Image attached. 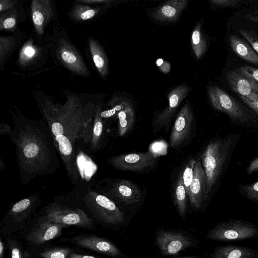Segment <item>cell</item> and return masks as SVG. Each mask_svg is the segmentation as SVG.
Masks as SVG:
<instances>
[{"label":"cell","instance_id":"6da1fadb","mask_svg":"<svg viewBox=\"0 0 258 258\" xmlns=\"http://www.w3.org/2000/svg\"><path fill=\"white\" fill-rule=\"evenodd\" d=\"M66 97L64 104L54 102L46 95L36 98L67 174L76 184L79 178L76 143L82 141L88 146L97 102L78 95L69 94Z\"/></svg>","mask_w":258,"mask_h":258},{"label":"cell","instance_id":"7a4b0ae2","mask_svg":"<svg viewBox=\"0 0 258 258\" xmlns=\"http://www.w3.org/2000/svg\"><path fill=\"white\" fill-rule=\"evenodd\" d=\"M13 122L9 136L15 146L22 184L55 173L60 162L51 132L43 119H32L10 110Z\"/></svg>","mask_w":258,"mask_h":258},{"label":"cell","instance_id":"3957f363","mask_svg":"<svg viewBox=\"0 0 258 258\" xmlns=\"http://www.w3.org/2000/svg\"><path fill=\"white\" fill-rule=\"evenodd\" d=\"M238 140V135L233 134L218 137L211 140L203 150L200 160L206 177L208 196L224 176Z\"/></svg>","mask_w":258,"mask_h":258},{"label":"cell","instance_id":"277c9868","mask_svg":"<svg viewBox=\"0 0 258 258\" xmlns=\"http://www.w3.org/2000/svg\"><path fill=\"white\" fill-rule=\"evenodd\" d=\"M207 92L213 108L227 115L232 123L250 131L258 128V116L227 92L210 86Z\"/></svg>","mask_w":258,"mask_h":258},{"label":"cell","instance_id":"5b68a950","mask_svg":"<svg viewBox=\"0 0 258 258\" xmlns=\"http://www.w3.org/2000/svg\"><path fill=\"white\" fill-rule=\"evenodd\" d=\"M74 191L80 205L102 223L116 225L124 221V214L106 196L90 187Z\"/></svg>","mask_w":258,"mask_h":258},{"label":"cell","instance_id":"8992f818","mask_svg":"<svg viewBox=\"0 0 258 258\" xmlns=\"http://www.w3.org/2000/svg\"><path fill=\"white\" fill-rule=\"evenodd\" d=\"M43 216L50 222L64 225L75 226L94 230L92 219L82 208L64 202L63 198L57 197L43 209Z\"/></svg>","mask_w":258,"mask_h":258},{"label":"cell","instance_id":"52a82bcc","mask_svg":"<svg viewBox=\"0 0 258 258\" xmlns=\"http://www.w3.org/2000/svg\"><path fill=\"white\" fill-rule=\"evenodd\" d=\"M258 238V227L242 219H230L220 222L210 230L206 239L231 242Z\"/></svg>","mask_w":258,"mask_h":258},{"label":"cell","instance_id":"ba28073f","mask_svg":"<svg viewBox=\"0 0 258 258\" xmlns=\"http://www.w3.org/2000/svg\"><path fill=\"white\" fill-rule=\"evenodd\" d=\"M95 190L111 199L128 204L139 202L142 196L137 184L123 179H103L96 184Z\"/></svg>","mask_w":258,"mask_h":258},{"label":"cell","instance_id":"9c48e42d","mask_svg":"<svg viewBox=\"0 0 258 258\" xmlns=\"http://www.w3.org/2000/svg\"><path fill=\"white\" fill-rule=\"evenodd\" d=\"M108 163L117 170L141 172L154 167L156 158L150 152H135L114 156Z\"/></svg>","mask_w":258,"mask_h":258},{"label":"cell","instance_id":"30bf717a","mask_svg":"<svg viewBox=\"0 0 258 258\" xmlns=\"http://www.w3.org/2000/svg\"><path fill=\"white\" fill-rule=\"evenodd\" d=\"M190 90V88L185 84H182L169 93L168 95L169 103L167 107L160 112L153 119L152 124L154 132L163 128H167L181 102L188 95Z\"/></svg>","mask_w":258,"mask_h":258},{"label":"cell","instance_id":"8fae6325","mask_svg":"<svg viewBox=\"0 0 258 258\" xmlns=\"http://www.w3.org/2000/svg\"><path fill=\"white\" fill-rule=\"evenodd\" d=\"M64 36L59 35L56 41L55 51L57 59L72 72L88 75L89 72L80 55Z\"/></svg>","mask_w":258,"mask_h":258},{"label":"cell","instance_id":"7c38bea8","mask_svg":"<svg viewBox=\"0 0 258 258\" xmlns=\"http://www.w3.org/2000/svg\"><path fill=\"white\" fill-rule=\"evenodd\" d=\"M42 202L39 193H34L15 203L5 217L7 224L17 225L24 223L29 219Z\"/></svg>","mask_w":258,"mask_h":258},{"label":"cell","instance_id":"4fadbf2b","mask_svg":"<svg viewBox=\"0 0 258 258\" xmlns=\"http://www.w3.org/2000/svg\"><path fill=\"white\" fill-rule=\"evenodd\" d=\"M193 119V111L187 101L180 109L173 126L170 137V144L172 148L181 145L189 138Z\"/></svg>","mask_w":258,"mask_h":258},{"label":"cell","instance_id":"5bb4252c","mask_svg":"<svg viewBox=\"0 0 258 258\" xmlns=\"http://www.w3.org/2000/svg\"><path fill=\"white\" fill-rule=\"evenodd\" d=\"M156 244L163 255H174L192 246V242L181 233L160 230L156 236Z\"/></svg>","mask_w":258,"mask_h":258},{"label":"cell","instance_id":"9a60e30c","mask_svg":"<svg viewBox=\"0 0 258 258\" xmlns=\"http://www.w3.org/2000/svg\"><path fill=\"white\" fill-rule=\"evenodd\" d=\"M29 231L25 239L27 242L38 245L52 240L61 235L66 225L47 220L43 216Z\"/></svg>","mask_w":258,"mask_h":258},{"label":"cell","instance_id":"2e32d148","mask_svg":"<svg viewBox=\"0 0 258 258\" xmlns=\"http://www.w3.org/2000/svg\"><path fill=\"white\" fill-rule=\"evenodd\" d=\"M225 77L231 89L239 95L250 101L258 100V83L255 80L235 70L228 71Z\"/></svg>","mask_w":258,"mask_h":258},{"label":"cell","instance_id":"e0dca14e","mask_svg":"<svg viewBox=\"0 0 258 258\" xmlns=\"http://www.w3.org/2000/svg\"><path fill=\"white\" fill-rule=\"evenodd\" d=\"M77 245L112 257L121 255L119 249L111 242L94 235H80L71 238Z\"/></svg>","mask_w":258,"mask_h":258},{"label":"cell","instance_id":"ac0fdd59","mask_svg":"<svg viewBox=\"0 0 258 258\" xmlns=\"http://www.w3.org/2000/svg\"><path fill=\"white\" fill-rule=\"evenodd\" d=\"M191 206L199 209L204 201L207 200V180L204 170L200 159L195 161L194 178L188 195Z\"/></svg>","mask_w":258,"mask_h":258},{"label":"cell","instance_id":"d6986e66","mask_svg":"<svg viewBox=\"0 0 258 258\" xmlns=\"http://www.w3.org/2000/svg\"><path fill=\"white\" fill-rule=\"evenodd\" d=\"M187 0H171L156 7L150 14L156 20L173 22L177 20L188 5Z\"/></svg>","mask_w":258,"mask_h":258},{"label":"cell","instance_id":"ffe728a7","mask_svg":"<svg viewBox=\"0 0 258 258\" xmlns=\"http://www.w3.org/2000/svg\"><path fill=\"white\" fill-rule=\"evenodd\" d=\"M49 1H33L32 2V17L37 32L39 35L44 33L45 26L52 17V8Z\"/></svg>","mask_w":258,"mask_h":258},{"label":"cell","instance_id":"44dd1931","mask_svg":"<svg viewBox=\"0 0 258 258\" xmlns=\"http://www.w3.org/2000/svg\"><path fill=\"white\" fill-rule=\"evenodd\" d=\"M102 104L97 102L96 104L93 121L91 125L90 139L88 147L90 150L95 153L102 148L103 137L104 134V119L101 116Z\"/></svg>","mask_w":258,"mask_h":258},{"label":"cell","instance_id":"7402d4cb","mask_svg":"<svg viewBox=\"0 0 258 258\" xmlns=\"http://www.w3.org/2000/svg\"><path fill=\"white\" fill-rule=\"evenodd\" d=\"M210 258H258V250L236 245L215 248Z\"/></svg>","mask_w":258,"mask_h":258},{"label":"cell","instance_id":"603a6c76","mask_svg":"<svg viewBox=\"0 0 258 258\" xmlns=\"http://www.w3.org/2000/svg\"><path fill=\"white\" fill-rule=\"evenodd\" d=\"M228 40L230 46L237 55L249 63L258 66V54L245 39L232 34Z\"/></svg>","mask_w":258,"mask_h":258},{"label":"cell","instance_id":"cb8c5ba5","mask_svg":"<svg viewBox=\"0 0 258 258\" xmlns=\"http://www.w3.org/2000/svg\"><path fill=\"white\" fill-rule=\"evenodd\" d=\"M89 46L96 68L102 77H106L108 73V61L104 51L93 39L89 41Z\"/></svg>","mask_w":258,"mask_h":258},{"label":"cell","instance_id":"d4e9b609","mask_svg":"<svg viewBox=\"0 0 258 258\" xmlns=\"http://www.w3.org/2000/svg\"><path fill=\"white\" fill-rule=\"evenodd\" d=\"M116 116L118 119V134L123 136L131 130L134 123L135 112L131 103L129 101Z\"/></svg>","mask_w":258,"mask_h":258},{"label":"cell","instance_id":"484cf974","mask_svg":"<svg viewBox=\"0 0 258 258\" xmlns=\"http://www.w3.org/2000/svg\"><path fill=\"white\" fill-rule=\"evenodd\" d=\"M191 45L196 58L200 59L207 48V41L202 32V21L197 23L192 31Z\"/></svg>","mask_w":258,"mask_h":258},{"label":"cell","instance_id":"4316f807","mask_svg":"<svg viewBox=\"0 0 258 258\" xmlns=\"http://www.w3.org/2000/svg\"><path fill=\"white\" fill-rule=\"evenodd\" d=\"M187 196L181 174L174 186V197L178 213L182 218L184 217L186 212Z\"/></svg>","mask_w":258,"mask_h":258},{"label":"cell","instance_id":"83f0119b","mask_svg":"<svg viewBox=\"0 0 258 258\" xmlns=\"http://www.w3.org/2000/svg\"><path fill=\"white\" fill-rule=\"evenodd\" d=\"M0 61L1 66L3 65L9 54L15 49L16 40L12 36L3 37L0 38Z\"/></svg>","mask_w":258,"mask_h":258},{"label":"cell","instance_id":"f1b7e54d","mask_svg":"<svg viewBox=\"0 0 258 258\" xmlns=\"http://www.w3.org/2000/svg\"><path fill=\"white\" fill-rule=\"evenodd\" d=\"M238 190L248 200L258 203V181L249 184H241L238 186Z\"/></svg>","mask_w":258,"mask_h":258},{"label":"cell","instance_id":"f546056e","mask_svg":"<svg viewBox=\"0 0 258 258\" xmlns=\"http://www.w3.org/2000/svg\"><path fill=\"white\" fill-rule=\"evenodd\" d=\"M195 161L196 160L194 159H190L186 164L183 172L181 173L183 184L187 192V195H188L189 192L190 186L194 178Z\"/></svg>","mask_w":258,"mask_h":258},{"label":"cell","instance_id":"4dcf8cb0","mask_svg":"<svg viewBox=\"0 0 258 258\" xmlns=\"http://www.w3.org/2000/svg\"><path fill=\"white\" fill-rule=\"evenodd\" d=\"M71 249L68 248H54L48 249L40 253L42 258H68Z\"/></svg>","mask_w":258,"mask_h":258},{"label":"cell","instance_id":"1f68e13d","mask_svg":"<svg viewBox=\"0 0 258 258\" xmlns=\"http://www.w3.org/2000/svg\"><path fill=\"white\" fill-rule=\"evenodd\" d=\"M7 243L11 258H31L30 254L23 251L16 240L9 239Z\"/></svg>","mask_w":258,"mask_h":258},{"label":"cell","instance_id":"d6a6232c","mask_svg":"<svg viewBox=\"0 0 258 258\" xmlns=\"http://www.w3.org/2000/svg\"><path fill=\"white\" fill-rule=\"evenodd\" d=\"M239 32L258 54V35L255 32L251 29H240Z\"/></svg>","mask_w":258,"mask_h":258},{"label":"cell","instance_id":"836d02e7","mask_svg":"<svg viewBox=\"0 0 258 258\" xmlns=\"http://www.w3.org/2000/svg\"><path fill=\"white\" fill-rule=\"evenodd\" d=\"M77 11V18L81 20L85 21L94 17L99 11V9L93 8L88 6H79Z\"/></svg>","mask_w":258,"mask_h":258},{"label":"cell","instance_id":"e575fe53","mask_svg":"<svg viewBox=\"0 0 258 258\" xmlns=\"http://www.w3.org/2000/svg\"><path fill=\"white\" fill-rule=\"evenodd\" d=\"M14 13L11 14L10 12L4 14L1 18V29H10L16 25L17 20L15 17H14Z\"/></svg>","mask_w":258,"mask_h":258},{"label":"cell","instance_id":"d590c367","mask_svg":"<svg viewBox=\"0 0 258 258\" xmlns=\"http://www.w3.org/2000/svg\"><path fill=\"white\" fill-rule=\"evenodd\" d=\"M235 70L252 78L258 83V68L250 66H245L238 67Z\"/></svg>","mask_w":258,"mask_h":258},{"label":"cell","instance_id":"8d00e7d4","mask_svg":"<svg viewBox=\"0 0 258 258\" xmlns=\"http://www.w3.org/2000/svg\"><path fill=\"white\" fill-rule=\"evenodd\" d=\"M36 49L33 47L32 44H26L22 51L20 60L27 62L33 58L36 55Z\"/></svg>","mask_w":258,"mask_h":258},{"label":"cell","instance_id":"74e56055","mask_svg":"<svg viewBox=\"0 0 258 258\" xmlns=\"http://www.w3.org/2000/svg\"><path fill=\"white\" fill-rule=\"evenodd\" d=\"M210 3L214 5L220 7H235L238 5L239 1L237 0H212Z\"/></svg>","mask_w":258,"mask_h":258},{"label":"cell","instance_id":"f35d334b","mask_svg":"<svg viewBox=\"0 0 258 258\" xmlns=\"http://www.w3.org/2000/svg\"><path fill=\"white\" fill-rule=\"evenodd\" d=\"M239 96L245 104L258 116V100L252 101L243 96L240 95H239Z\"/></svg>","mask_w":258,"mask_h":258},{"label":"cell","instance_id":"ab89813d","mask_svg":"<svg viewBox=\"0 0 258 258\" xmlns=\"http://www.w3.org/2000/svg\"><path fill=\"white\" fill-rule=\"evenodd\" d=\"M16 3L17 2L14 1H1L0 11L1 13L8 9L12 8Z\"/></svg>","mask_w":258,"mask_h":258},{"label":"cell","instance_id":"60d3db41","mask_svg":"<svg viewBox=\"0 0 258 258\" xmlns=\"http://www.w3.org/2000/svg\"><path fill=\"white\" fill-rule=\"evenodd\" d=\"M257 171H258V157L250 162L247 169V173L248 175Z\"/></svg>","mask_w":258,"mask_h":258},{"label":"cell","instance_id":"b9f144b4","mask_svg":"<svg viewBox=\"0 0 258 258\" xmlns=\"http://www.w3.org/2000/svg\"><path fill=\"white\" fill-rule=\"evenodd\" d=\"M13 128L6 123H1L0 125V134L10 136L12 132Z\"/></svg>","mask_w":258,"mask_h":258},{"label":"cell","instance_id":"7bdbcfd3","mask_svg":"<svg viewBox=\"0 0 258 258\" xmlns=\"http://www.w3.org/2000/svg\"><path fill=\"white\" fill-rule=\"evenodd\" d=\"M245 17L249 21L258 23V10L254 11L253 13L247 14Z\"/></svg>","mask_w":258,"mask_h":258},{"label":"cell","instance_id":"ee69618b","mask_svg":"<svg viewBox=\"0 0 258 258\" xmlns=\"http://www.w3.org/2000/svg\"><path fill=\"white\" fill-rule=\"evenodd\" d=\"M68 258H99L93 256L84 255L81 254L71 253L68 256Z\"/></svg>","mask_w":258,"mask_h":258},{"label":"cell","instance_id":"f6af8a7d","mask_svg":"<svg viewBox=\"0 0 258 258\" xmlns=\"http://www.w3.org/2000/svg\"><path fill=\"white\" fill-rule=\"evenodd\" d=\"M4 244L1 240L0 241V258H4Z\"/></svg>","mask_w":258,"mask_h":258},{"label":"cell","instance_id":"bcb514c9","mask_svg":"<svg viewBox=\"0 0 258 258\" xmlns=\"http://www.w3.org/2000/svg\"><path fill=\"white\" fill-rule=\"evenodd\" d=\"M180 258H199L197 256H188V257H180Z\"/></svg>","mask_w":258,"mask_h":258}]
</instances>
